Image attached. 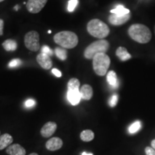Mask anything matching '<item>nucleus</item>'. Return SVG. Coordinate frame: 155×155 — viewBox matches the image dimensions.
<instances>
[{"instance_id": "nucleus-1", "label": "nucleus", "mask_w": 155, "mask_h": 155, "mask_svg": "<svg viewBox=\"0 0 155 155\" xmlns=\"http://www.w3.org/2000/svg\"><path fill=\"white\" fill-rule=\"evenodd\" d=\"M128 33L132 40L141 44L147 43L152 38V32L150 29L141 24L131 25L128 30Z\"/></svg>"}, {"instance_id": "nucleus-2", "label": "nucleus", "mask_w": 155, "mask_h": 155, "mask_svg": "<svg viewBox=\"0 0 155 155\" xmlns=\"http://www.w3.org/2000/svg\"><path fill=\"white\" fill-rule=\"evenodd\" d=\"M54 41L65 49H73L78 44V38L71 31H61L54 36Z\"/></svg>"}, {"instance_id": "nucleus-3", "label": "nucleus", "mask_w": 155, "mask_h": 155, "mask_svg": "<svg viewBox=\"0 0 155 155\" xmlns=\"http://www.w3.org/2000/svg\"><path fill=\"white\" fill-rule=\"evenodd\" d=\"M87 30L91 35L101 40L106 38L110 32L108 25L98 19H94L89 21L87 25Z\"/></svg>"}, {"instance_id": "nucleus-4", "label": "nucleus", "mask_w": 155, "mask_h": 155, "mask_svg": "<svg viewBox=\"0 0 155 155\" xmlns=\"http://www.w3.org/2000/svg\"><path fill=\"white\" fill-rule=\"evenodd\" d=\"M111 60L106 53H98L93 58V68L94 72L99 76H104L107 73Z\"/></svg>"}, {"instance_id": "nucleus-5", "label": "nucleus", "mask_w": 155, "mask_h": 155, "mask_svg": "<svg viewBox=\"0 0 155 155\" xmlns=\"http://www.w3.org/2000/svg\"><path fill=\"white\" fill-rule=\"evenodd\" d=\"M109 48V42L106 40H98L90 44L85 49L84 57L91 60L98 53H106Z\"/></svg>"}, {"instance_id": "nucleus-6", "label": "nucleus", "mask_w": 155, "mask_h": 155, "mask_svg": "<svg viewBox=\"0 0 155 155\" xmlns=\"http://www.w3.org/2000/svg\"><path fill=\"white\" fill-rule=\"evenodd\" d=\"M25 45L30 51L37 52L40 50V35L36 31H30L25 36Z\"/></svg>"}, {"instance_id": "nucleus-7", "label": "nucleus", "mask_w": 155, "mask_h": 155, "mask_svg": "<svg viewBox=\"0 0 155 155\" xmlns=\"http://www.w3.org/2000/svg\"><path fill=\"white\" fill-rule=\"evenodd\" d=\"M48 2V0H28L26 7L28 12L32 14L39 13Z\"/></svg>"}, {"instance_id": "nucleus-8", "label": "nucleus", "mask_w": 155, "mask_h": 155, "mask_svg": "<svg viewBox=\"0 0 155 155\" xmlns=\"http://www.w3.org/2000/svg\"><path fill=\"white\" fill-rule=\"evenodd\" d=\"M36 59L39 65L45 70H49L53 66V61L51 58L46 54L42 53H39Z\"/></svg>"}, {"instance_id": "nucleus-9", "label": "nucleus", "mask_w": 155, "mask_h": 155, "mask_svg": "<svg viewBox=\"0 0 155 155\" xmlns=\"http://www.w3.org/2000/svg\"><path fill=\"white\" fill-rule=\"evenodd\" d=\"M130 14L125 15H117L111 14L108 17V22L111 23L112 25L119 26V25H124V23L128 22V20L130 19Z\"/></svg>"}, {"instance_id": "nucleus-10", "label": "nucleus", "mask_w": 155, "mask_h": 155, "mask_svg": "<svg viewBox=\"0 0 155 155\" xmlns=\"http://www.w3.org/2000/svg\"><path fill=\"white\" fill-rule=\"evenodd\" d=\"M56 129H57V124L56 123L53 121H49L44 124L43 127H42L41 131V135L45 138H48V137H51L54 133L55 132Z\"/></svg>"}, {"instance_id": "nucleus-11", "label": "nucleus", "mask_w": 155, "mask_h": 155, "mask_svg": "<svg viewBox=\"0 0 155 155\" xmlns=\"http://www.w3.org/2000/svg\"><path fill=\"white\" fill-rule=\"evenodd\" d=\"M63 140L59 137H53L50 139L46 143L45 147L50 151H56L60 150L63 147Z\"/></svg>"}, {"instance_id": "nucleus-12", "label": "nucleus", "mask_w": 155, "mask_h": 155, "mask_svg": "<svg viewBox=\"0 0 155 155\" xmlns=\"http://www.w3.org/2000/svg\"><path fill=\"white\" fill-rule=\"evenodd\" d=\"M67 98L68 101L72 104L73 106H76L81 101V95L80 90L76 91H68Z\"/></svg>"}, {"instance_id": "nucleus-13", "label": "nucleus", "mask_w": 155, "mask_h": 155, "mask_svg": "<svg viewBox=\"0 0 155 155\" xmlns=\"http://www.w3.org/2000/svg\"><path fill=\"white\" fill-rule=\"evenodd\" d=\"M7 153L9 155H25L26 150L18 144H12L7 149Z\"/></svg>"}, {"instance_id": "nucleus-14", "label": "nucleus", "mask_w": 155, "mask_h": 155, "mask_svg": "<svg viewBox=\"0 0 155 155\" xmlns=\"http://www.w3.org/2000/svg\"><path fill=\"white\" fill-rule=\"evenodd\" d=\"M80 93L81 95V98L83 99L88 101L91 99L93 94H94V91H93L92 87L90 85L85 84L81 87V88L80 89Z\"/></svg>"}, {"instance_id": "nucleus-15", "label": "nucleus", "mask_w": 155, "mask_h": 155, "mask_svg": "<svg viewBox=\"0 0 155 155\" xmlns=\"http://www.w3.org/2000/svg\"><path fill=\"white\" fill-rule=\"evenodd\" d=\"M13 141L12 137L9 134H4L0 136V150L7 148Z\"/></svg>"}, {"instance_id": "nucleus-16", "label": "nucleus", "mask_w": 155, "mask_h": 155, "mask_svg": "<svg viewBox=\"0 0 155 155\" xmlns=\"http://www.w3.org/2000/svg\"><path fill=\"white\" fill-rule=\"evenodd\" d=\"M106 80L109 86H111L112 88H116L119 86V81H118L117 75L116 73L113 71H109L107 73V77H106Z\"/></svg>"}, {"instance_id": "nucleus-17", "label": "nucleus", "mask_w": 155, "mask_h": 155, "mask_svg": "<svg viewBox=\"0 0 155 155\" xmlns=\"http://www.w3.org/2000/svg\"><path fill=\"white\" fill-rule=\"evenodd\" d=\"M116 55L121 61H127L131 58L130 54L128 53L127 50L125 48L119 47L116 51Z\"/></svg>"}, {"instance_id": "nucleus-18", "label": "nucleus", "mask_w": 155, "mask_h": 155, "mask_svg": "<svg viewBox=\"0 0 155 155\" xmlns=\"http://www.w3.org/2000/svg\"><path fill=\"white\" fill-rule=\"evenodd\" d=\"M2 46L6 51H15L17 48V43L15 40L9 39L3 42Z\"/></svg>"}, {"instance_id": "nucleus-19", "label": "nucleus", "mask_w": 155, "mask_h": 155, "mask_svg": "<svg viewBox=\"0 0 155 155\" xmlns=\"http://www.w3.org/2000/svg\"><path fill=\"white\" fill-rule=\"evenodd\" d=\"M111 14L117 15H125L130 14V11H129V9L125 8L123 5H119L116 6L115 8L111 9Z\"/></svg>"}, {"instance_id": "nucleus-20", "label": "nucleus", "mask_w": 155, "mask_h": 155, "mask_svg": "<svg viewBox=\"0 0 155 155\" xmlns=\"http://www.w3.org/2000/svg\"><path fill=\"white\" fill-rule=\"evenodd\" d=\"M80 90V81L78 79L73 78L68 83V91Z\"/></svg>"}, {"instance_id": "nucleus-21", "label": "nucleus", "mask_w": 155, "mask_h": 155, "mask_svg": "<svg viewBox=\"0 0 155 155\" xmlns=\"http://www.w3.org/2000/svg\"><path fill=\"white\" fill-rule=\"evenodd\" d=\"M54 53H55V55L59 58L60 60L61 61H65V60L67 59L68 57V53H67V50L63 48H60V47H57L55 48V50H54Z\"/></svg>"}, {"instance_id": "nucleus-22", "label": "nucleus", "mask_w": 155, "mask_h": 155, "mask_svg": "<svg viewBox=\"0 0 155 155\" xmlns=\"http://www.w3.org/2000/svg\"><path fill=\"white\" fill-rule=\"evenodd\" d=\"M80 137L81 140L88 142L94 139V133L91 130H84L81 133Z\"/></svg>"}, {"instance_id": "nucleus-23", "label": "nucleus", "mask_w": 155, "mask_h": 155, "mask_svg": "<svg viewBox=\"0 0 155 155\" xmlns=\"http://www.w3.org/2000/svg\"><path fill=\"white\" fill-rule=\"evenodd\" d=\"M141 127V121H137L134 123H133L130 127H129V132L130 134H134L137 132Z\"/></svg>"}, {"instance_id": "nucleus-24", "label": "nucleus", "mask_w": 155, "mask_h": 155, "mask_svg": "<svg viewBox=\"0 0 155 155\" xmlns=\"http://www.w3.org/2000/svg\"><path fill=\"white\" fill-rule=\"evenodd\" d=\"M22 62L20 59H18V58H16V59H13L9 62L8 64V66L10 68H17L19 67L21 65H22Z\"/></svg>"}, {"instance_id": "nucleus-25", "label": "nucleus", "mask_w": 155, "mask_h": 155, "mask_svg": "<svg viewBox=\"0 0 155 155\" xmlns=\"http://www.w3.org/2000/svg\"><path fill=\"white\" fill-rule=\"evenodd\" d=\"M78 4V0H70L68 2V11L70 12L74 11Z\"/></svg>"}, {"instance_id": "nucleus-26", "label": "nucleus", "mask_w": 155, "mask_h": 155, "mask_svg": "<svg viewBox=\"0 0 155 155\" xmlns=\"http://www.w3.org/2000/svg\"><path fill=\"white\" fill-rule=\"evenodd\" d=\"M118 99H119V98H118L117 95H112V96L109 98V101H108V104H109V106H111V107H114V106H116V104H117Z\"/></svg>"}, {"instance_id": "nucleus-27", "label": "nucleus", "mask_w": 155, "mask_h": 155, "mask_svg": "<svg viewBox=\"0 0 155 155\" xmlns=\"http://www.w3.org/2000/svg\"><path fill=\"white\" fill-rule=\"evenodd\" d=\"M41 53L46 54V55H49V56H52L53 55V50L51 49L50 47H48V45H43L41 48Z\"/></svg>"}, {"instance_id": "nucleus-28", "label": "nucleus", "mask_w": 155, "mask_h": 155, "mask_svg": "<svg viewBox=\"0 0 155 155\" xmlns=\"http://www.w3.org/2000/svg\"><path fill=\"white\" fill-rule=\"evenodd\" d=\"M35 105V101L33 99H28L25 101V106L28 108L33 107Z\"/></svg>"}, {"instance_id": "nucleus-29", "label": "nucleus", "mask_w": 155, "mask_h": 155, "mask_svg": "<svg viewBox=\"0 0 155 155\" xmlns=\"http://www.w3.org/2000/svg\"><path fill=\"white\" fill-rule=\"evenodd\" d=\"M145 153L146 155H155V151L151 147H146L145 149Z\"/></svg>"}, {"instance_id": "nucleus-30", "label": "nucleus", "mask_w": 155, "mask_h": 155, "mask_svg": "<svg viewBox=\"0 0 155 155\" xmlns=\"http://www.w3.org/2000/svg\"><path fill=\"white\" fill-rule=\"evenodd\" d=\"M52 73H53V74L58 78H61L62 76V73L59 71V70H58L56 68H53V70H52Z\"/></svg>"}, {"instance_id": "nucleus-31", "label": "nucleus", "mask_w": 155, "mask_h": 155, "mask_svg": "<svg viewBox=\"0 0 155 155\" xmlns=\"http://www.w3.org/2000/svg\"><path fill=\"white\" fill-rule=\"evenodd\" d=\"M3 29H4V20L0 19V36L3 35Z\"/></svg>"}, {"instance_id": "nucleus-32", "label": "nucleus", "mask_w": 155, "mask_h": 155, "mask_svg": "<svg viewBox=\"0 0 155 155\" xmlns=\"http://www.w3.org/2000/svg\"><path fill=\"white\" fill-rule=\"evenodd\" d=\"M82 155H94V154H93L92 153H87L86 152H84L82 153Z\"/></svg>"}, {"instance_id": "nucleus-33", "label": "nucleus", "mask_w": 155, "mask_h": 155, "mask_svg": "<svg viewBox=\"0 0 155 155\" xmlns=\"http://www.w3.org/2000/svg\"><path fill=\"white\" fill-rule=\"evenodd\" d=\"M152 146L153 147V148L155 149V139L152 141Z\"/></svg>"}, {"instance_id": "nucleus-34", "label": "nucleus", "mask_w": 155, "mask_h": 155, "mask_svg": "<svg viewBox=\"0 0 155 155\" xmlns=\"http://www.w3.org/2000/svg\"><path fill=\"white\" fill-rule=\"evenodd\" d=\"M29 155H38V154H37V153H31V154H29Z\"/></svg>"}, {"instance_id": "nucleus-35", "label": "nucleus", "mask_w": 155, "mask_h": 155, "mask_svg": "<svg viewBox=\"0 0 155 155\" xmlns=\"http://www.w3.org/2000/svg\"><path fill=\"white\" fill-rule=\"evenodd\" d=\"M48 33H49V34H50V33H51V31H50V30H49V31H48Z\"/></svg>"}, {"instance_id": "nucleus-36", "label": "nucleus", "mask_w": 155, "mask_h": 155, "mask_svg": "<svg viewBox=\"0 0 155 155\" xmlns=\"http://www.w3.org/2000/svg\"><path fill=\"white\" fill-rule=\"evenodd\" d=\"M5 0H0V2H4Z\"/></svg>"}, {"instance_id": "nucleus-37", "label": "nucleus", "mask_w": 155, "mask_h": 155, "mask_svg": "<svg viewBox=\"0 0 155 155\" xmlns=\"http://www.w3.org/2000/svg\"><path fill=\"white\" fill-rule=\"evenodd\" d=\"M154 35H155V26H154Z\"/></svg>"}, {"instance_id": "nucleus-38", "label": "nucleus", "mask_w": 155, "mask_h": 155, "mask_svg": "<svg viewBox=\"0 0 155 155\" xmlns=\"http://www.w3.org/2000/svg\"><path fill=\"white\" fill-rule=\"evenodd\" d=\"M0 136H1V132H0Z\"/></svg>"}]
</instances>
